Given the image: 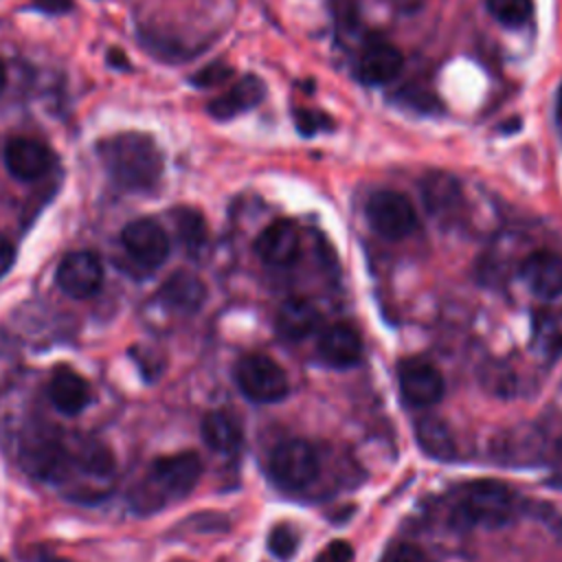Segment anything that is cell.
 Here are the masks:
<instances>
[{
	"mask_svg": "<svg viewBox=\"0 0 562 562\" xmlns=\"http://www.w3.org/2000/svg\"><path fill=\"white\" fill-rule=\"evenodd\" d=\"M316 351L325 364L334 369H347L360 360L362 340L351 325L336 323V325H329L318 336Z\"/></svg>",
	"mask_w": 562,
	"mask_h": 562,
	"instance_id": "9a60e30c",
	"label": "cell"
},
{
	"mask_svg": "<svg viewBox=\"0 0 562 562\" xmlns=\"http://www.w3.org/2000/svg\"><path fill=\"white\" fill-rule=\"evenodd\" d=\"M70 446L55 432V428H35L22 443V468L37 479L61 481L75 468Z\"/></svg>",
	"mask_w": 562,
	"mask_h": 562,
	"instance_id": "3957f363",
	"label": "cell"
},
{
	"mask_svg": "<svg viewBox=\"0 0 562 562\" xmlns=\"http://www.w3.org/2000/svg\"><path fill=\"white\" fill-rule=\"evenodd\" d=\"M514 514V494L498 481H472L468 483L454 505L452 518L459 527L498 529L509 522Z\"/></svg>",
	"mask_w": 562,
	"mask_h": 562,
	"instance_id": "7a4b0ae2",
	"label": "cell"
},
{
	"mask_svg": "<svg viewBox=\"0 0 562 562\" xmlns=\"http://www.w3.org/2000/svg\"><path fill=\"white\" fill-rule=\"evenodd\" d=\"M397 384L404 402L413 408H428L443 397V375L428 360H404L397 369Z\"/></svg>",
	"mask_w": 562,
	"mask_h": 562,
	"instance_id": "9c48e42d",
	"label": "cell"
},
{
	"mask_svg": "<svg viewBox=\"0 0 562 562\" xmlns=\"http://www.w3.org/2000/svg\"><path fill=\"white\" fill-rule=\"evenodd\" d=\"M72 7V0H33V9L44 13H66Z\"/></svg>",
	"mask_w": 562,
	"mask_h": 562,
	"instance_id": "1f68e13d",
	"label": "cell"
},
{
	"mask_svg": "<svg viewBox=\"0 0 562 562\" xmlns=\"http://www.w3.org/2000/svg\"><path fill=\"white\" fill-rule=\"evenodd\" d=\"M233 75V68L224 61H213L209 66H204L195 77H191V83H195L198 88H213L224 83L228 77Z\"/></svg>",
	"mask_w": 562,
	"mask_h": 562,
	"instance_id": "4316f807",
	"label": "cell"
},
{
	"mask_svg": "<svg viewBox=\"0 0 562 562\" xmlns=\"http://www.w3.org/2000/svg\"><path fill=\"white\" fill-rule=\"evenodd\" d=\"M422 198L428 213L439 220H452L463 206L461 184L450 173H428L422 182Z\"/></svg>",
	"mask_w": 562,
	"mask_h": 562,
	"instance_id": "d6986e66",
	"label": "cell"
},
{
	"mask_svg": "<svg viewBox=\"0 0 562 562\" xmlns=\"http://www.w3.org/2000/svg\"><path fill=\"white\" fill-rule=\"evenodd\" d=\"M318 454L305 439H285L270 454V474L285 490H303L318 476Z\"/></svg>",
	"mask_w": 562,
	"mask_h": 562,
	"instance_id": "5b68a950",
	"label": "cell"
},
{
	"mask_svg": "<svg viewBox=\"0 0 562 562\" xmlns=\"http://www.w3.org/2000/svg\"><path fill=\"white\" fill-rule=\"evenodd\" d=\"M4 83H7V70H4V64L0 61V92L4 90Z\"/></svg>",
	"mask_w": 562,
	"mask_h": 562,
	"instance_id": "836d02e7",
	"label": "cell"
},
{
	"mask_svg": "<svg viewBox=\"0 0 562 562\" xmlns=\"http://www.w3.org/2000/svg\"><path fill=\"white\" fill-rule=\"evenodd\" d=\"M487 11L505 26H520L533 13L531 0H485Z\"/></svg>",
	"mask_w": 562,
	"mask_h": 562,
	"instance_id": "cb8c5ba5",
	"label": "cell"
},
{
	"mask_svg": "<svg viewBox=\"0 0 562 562\" xmlns=\"http://www.w3.org/2000/svg\"><path fill=\"white\" fill-rule=\"evenodd\" d=\"M294 119H296V125H299V130H301L303 134H314L316 130H323V127H325V121H327L325 114H318V112H312V110L296 112Z\"/></svg>",
	"mask_w": 562,
	"mask_h": 562,
	"instance_id": "f546056e",
	"label": "cell"
},
{
	"mask_svg": "<svg viewBox=\"0 0 562 562\" xmlns=\"http://www.w3.org/2000/svg\"><path fill=\"white\" fill-rule=\"evenodd\" d=\"M314 562H353V547L345 540H334L321 549Z\"/></svg>",
	"mask_w": 562,
	"mask_h": 562,
	"instance_id": "f1b7e54d",
	"label": "cell"
},
{
	"mask_svg": "<svg viewBox=\"0 0 562 562\" xmlns=\"http://www.w3.org/2000/svg\"><path fill=\"white\" fill-rule=\"evenodd\" d=\"M422 2H424V0H393V4L400 7V9H404V11H413V9H417Z\"/></svg>",
	"mask_w": 562,
	"mask_h": 562,
	"instance_id": "d6a6232c",
	"label": "cell"
},
{
	"mask_svg": "<svg viewBox=\"0 0 562 562\" xmlns=\"http://www.w3.org/2000/svg\"><path fill=\"white\" fill-rule=\"evenodd\" d=\"M13 261H15V246L9 237L0 233V277L11 270Z\"/></svg>",
	"mask_w": 562,
	"mask_h": 562,
	"instance_id": "4dcf8cb0",
	"label": "cell"
},
{
	"mask_svg": "<svg viewBox=\"0 0 562 562\" xmlns=\"http://www.w3.org/2000/svg\"><path fill=\"white\" fill-rule=\"evenodd\" d=\"M200 474H202L200 457L191 450H184V452L156 459L149 470V483L158 490L160 496L182 498L195 487Z\"/></svg>",
	"mask_w": 562,
	"mask_h": 562,
	"instance_id": "52a82bcc",
	"label": "cell"
},
{
	"mask_svg": "<svg viewBox=\"0 0 562 562\" xmlns=\"http://www.w3.org/2000/svg\"><path fill=\"white\" fill-rule=\"evenodd\" d=\"M50 404L64 415H79L90 404V384L70 367H57L48 382Z\"/></svg>",
	"mask_w": 562,
	"mask_h": 562,
	"instance_id": "2e32d148",
	"label": "cell"
},
{
	"mask_svg": "<svg viewBox=\"0 0 562 562\" xmlns=\"http://www.w3.org/2000/svg\"><path fill=\"white\" fill-rule=\"evenodd\" d=\"M382 562H428V558L419 547L411 542H397L386 551Z\"/></svg>",
	"mask_w": 562,
	"mask_h": 562,
	"instance_id": "83f0119b",
	"label": "cell"
},
{
	"mask_svg": "<svg viewBox=\"0 0 562 562\" xmlns=\"http://www.w3.org/2000/svg\"><path fill=\"white\" fill-rule=\"evenodd\" d=\"M301 250V233L294 222L290 220H277L270 226H266L257 241L255 252L259 259L268 266H290Z\"/></svg>",
	"mask_w": 562,
	"mask_h": 562,
	"instance_id": "7c38bea8",
	"label": "cell"
},
{
	"mask_svg": "<svg viewBox=\"0 0 562 562\" xmlns=\"http://www.w3.org/2000/svg\"><path fill=\"white\" fill-rule=\"evenodd\" d=\"M121 241L127 255L138 266L149 270L162 266L169 257V237L165 228L149 217L132 220L130 224H125L121 231Z\"/></svg>",
	"mask_w": 562,
	"mask_h": 562,
	"instance_id": "ba28073f",
	"label": "cell"
},
{
	"mask_svg": "<svg viewBox=\"0 0 562 562\" xmlns=\"http://www.w3.org/2000/svg\"><path fill=\"white\" fill-rule=\"evenodd\" d=\"M299 547V536L290 525H277L272 527L268 536V549L279 560H290Z\"/></svg>",
	"mask_w": 562,
	"mask_h": 562,
	"instance_id": "484cf974",
	"label": "cell"
},
{
	"mask_svg": "<svg viewBox=\"0 0 562 562\" xmlns=\"http://www.w3.org/2000/svg\"><path fill=\"white\" fill-rule=\"evenodd\" d=\"M520 279L540 299L562 294V257L551 250H536L520 263Z\"/></svg>",
	"mask_w": 562,
	"mask_h": 562,
	"instance_id": "4fadbf2b",
	"label": "cell"
},
{
	"mask_svg": "<svg viewBox=\"0 0 562 562\" xmlns=\"http://www.w3.org/2000/svg\"><path fill=\"white\" fill-rule=\"evenodd\" d=\"M55 281L64 294L72 299H90L103 285V266L94 252L77 250L59 261Z\"/></svg>",
	"mask_w": 562,
	"mask_h": 562,
	"instance_id": "30bf717a",
	"label": "cell"
},
{
	"mask_svg": "<svg viewBox=\"0 0 562 562\" xmlns=\"http://www.w3.org/2000/svg\"><path fill=\"white\" fill-rule=\"evenodd\" d=\"M97 154L121 189L149 191L162 176V151L147 134L123 132L101 138Z\"/></svg>",
	"mask_w": 562,
	"mask_h": 562,
	"instance_id": "6da1fadb",
	"label": "cell"
},
{
	"mask_svg": "<svg viewBox=\"0 0 562 562\" xmlns=\"http://www.w3.org/2000/svg\"><path fill=\"white\" fill-rule=\"evenodd\" d=\"M415 437H417L419 448L428 457L439 459V461H446V459L454 457L457 446H454L452 432H450V428L443 419L432 417V415L419 417L417 424H415Z\"/></svg>",
	"mask_w": 562,
	"mask_h": 562,
	"instance_id": "7402d4cb",
	"label": "cell"
},
{
	"mask_svg": "<svg viewBox=\"0 0 562 562\" xmlns=\"http://www.w3.org/2000/svg\"><path fill=\"white\" fill-rule=\"evenodd\" d=\"M558 112H560V116H562V88H560V92H558Z\"/></svg>",
	"mask_w": 562,
	"mask_h": 562,
	"instance_id": "e575fe53",
	"label": "cell"
},
{
	"mask_svg": "<svg viewBox=\"0 0 562 562\" xmlns=\"http://www.w3.org/2000/svg\"><path fill=\"white\" fill-rule=\"evenodd\" d=\"M202 439L213 452L235 454L241 446V426L233 415L213 411L202 419Z\"/></svg>",
	"mask_w": 562,
	"mask_h": 562,
	"instance_id": "44dd1931",
	"label": "cell"
},
{
	"mask_svg": "<svg viewBox=\"0 0 562 562\" xmlns=\"http://www.w3.org/2000/svg\"><path fill=\"white\" fill-rule=\"evenodd\" d=\"M158 299L165 307L178 314H193L202 307L206 299V288L198 274L189 270H178L165 279L158 290Z\"/></svg>",
	"mask_w": 562,
	"mask_h": 562,
	"instance_id": "e0dca14e",
	"label": "cell"
},
{
	"mask_svg": "<svg viewBox=\"0 0 562 562\" xmlns=\"http://www.w3.org/2000/svg\"><path fill=\"white\" fill-rule=\"evenodd\" d=\"M263 97H266L263 81L255 75H246L237 83H233L224 94L215 97L209 103V114L217 121H228V119L259 105Z\"/></svg>",
	"mask_w": 562,
	"mask_h": 562,
	"instance_id": "ac0fdd59",
	"label": "cell"
},
{
	"mask_svg": "<svg viewBox=\"0 0 562 562\" xmlns=\"http://www.w3.org/2000/svg\"><path fill=\"white\" fill-rule=\"evenodd\" d=\"M0 562H4V560H2V558H0Z\"/></svg>",
	"mask_w": 562,
	"mask_h": 562,
	"instance_id": "d590c367",
	"label": "cell"
},
{
	"mask_svg": "<svg viewBox=\"0 0 562 562\" xmlns=\"http://www.w3.org/2000/svg\"><path fill=\"white\" fill-rule=\"evenodd\" d=\"M371 228L386 239H402L415 228V209L411 200L397 191H378L364 206Z\"/></svg>",
	"mask_w": 562,
	"mask_h": 562,
	"instance_id": "8992f818",
	"label": "cell"
},
{
	"mask_svg": "<svg viewBox=\"0 0 562 562\" xmlns=\"http://www.w3.org/2000/svg\"><path fill=\"white\" fill-rule=\"evenodd\" d=\"M235 382L244 397L257 404H272L288 395V375L266 353H246L235 367Z\"/></svg>",
	"mask_w": 562,
	"mask_h": 562,
	"instance_id": "277c9868",
	"label": "cell"
},
{
	"mask_svg": "<svg viewBox=\"0 0 562 562\" xmlns=\"http://www.w3.org/2000/svg\"><path fill=\"white\" fill-rule=\"evenodd\" d=\"M53 151L35 138L18 136L4 145V165L18 180H37L53 167Z\"/></svg>",
	"mask_w": 562,
	"mask_h": 562,
	"instance_id": "8fae6325",
	"label": "cell"
},
{
	"mask_svg": "<svg viewBox=\"0 0 562 562\" xmlns=\"http://www.w3.org/2000/svg\"><path fill=\"white\" fill-rule=\"evenodd\" d=\"M173 224L178 231V239L191 255H198L206 246L209 241L206 222L195 209H176Z\"/></svg>",
	"mask_w": 562,
	"mask_h": 562,
	"instance_id": "603a6c76",
	"label": "cell"
},
{
	"mask_svg": "<svg viewBox=\"0 0 562 562\" xmlns=\"http://www.w3.org/2000/svg\"><path fill=\"white\" fill-rule=\"evenodd\" d=\"M321 325L318 310L301 296H292L281 303L277 312V331L288 340H301L314 334Z\"/></svg>",
	"mask_w": 562,
	"mask_h": 562,
	"instance_id": "ffe728a7",
	"label": "cell"
},
{
	"mask_svg": "<svg viewBox=\"0 0 562 562\" xmlns=\"http://www.w3.org/2000/svg\"><path fill=\"white\" fill-rule=\"evenodd\" d=\"M481 384L487 391L507 397L509 393H514V373L503 362H490L481 367Z\"/></svg>",
	"mask_w": 562,
	"mask_h": 562,
	"instance_id": "d4e9b609",
	"label": "cell"
},
{
	"mask_svg": "<svg viewBox=\"0 0 562 562\" xmlns=\"http://www.w3.org/2000/svg\"><path fill=\"white\" fill-rule=\"evenodd\" d=\"M404 66L402 53L382 40H373L362 46L356 59V75L369 86H380L391 81Z\"/></svg>",
	"mask_w": 562,
	"mask_h": 562,
	"instance_id": "5bb4252c",
	"label": "cell"
}]
</instances>
